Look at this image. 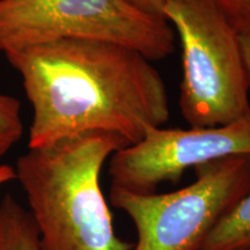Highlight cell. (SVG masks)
I'll return each instance as SVG.
<instances>
[{
	"instance_id": "1",
	"label": "cell",
	"mask_w": 250,
	"mask_h": 250,
	"mask_svg": "<svg viewBox=\"0 0 250 250\" xmlns=\"http://www.w3.org/2000/svg\"><path fill=\"white\" fill-rule=\"evenodd\" d=\"M33 107L28 148L93 132L130 145L169 118V98L158 70L138 50L115 42L64 39L11 50Z\"/></svg>"
},
{
	"instance_id": "2",
	"label": "cell",
	"mask_w": 250,
	"mask_h": 250,
	"mask_svg": "<svg viewBox=\"0 0 250 250\" xmlns=\"http://www.w3.org/2000/svg\"><path fill=\"white\" fill-rule=\"evenodd\" d=\"M130 144L93 132L28 148L15 165L41 250H131L115 232L100 187L104 162Z\"/></svg>"
},
{
	"instance_id": "3",
	"label": "cell",
	"mask_w": 250,
	"mask_h": 250,
	"mask_svg": "<svg viewBox=\"0 0 250 250\" xmlns=\"http://www.w3.org/2000/svg\"><path fill=\"white\" fill-rule=\"evenodd\" d=\"M162 17L182 48L180 108L191 127L229 124L250 112L240 34L212 0H168Z\"/></svg>"
},
{
	"instance_id": "4",
	"label": "cell",
	"mask_w": 250,
	"mask_h": 250,
	"mask_svg": "<svg viewBox=\"0 0 250 250\" xmlns=\"http://www.w3.org/2000/svg\"><path fill=\"white\" fill-rule=\"evenodd\" d=\"M196 180L167 193L111 188L112 206L137 229L131 250H199L211 230L250 192V154L230 155L193 168Z\"/></svg>"
},
{
	"instance_id": "5",
	"label": "cell",
	"mask_w": 250,
	"mask_h": 250,
	"mask_svg": "<svg viewBox=\"0 0 250 250\" xmlns=\"http://www.w3.org/2000/svg\"><path fill=\"white\" fill-rule=\"evenodd\" d=\"M64 39L102 40L149 61L171 55L174 29L125 0H0V54Z\"/></svg>"
},
{
	"instance_id": "6",
	"label": "cell",
	"mask_w": 250,
	"mask_h": 250,
	"mask_svg": "<svg viewBox=\"0 0 250 250\" xmlns=\"http://www.w3.org/2000/svg\"><path fill=\"white\" fill-rule=\"evenodd\" d=\"M240 154H250V112L219 126L148 127L140 142L110 156V187L140 195L154 193L164 182H179L189 168Z\"/></svg>"
},
{
	"instance_id": "7",
	"label": "cell",
	"mask_w": 250,
	"mask_h": 250,
	"mask_svg": "<svg viewBox=\"0 0 250 250\" xmlns=\"http://www.w3.org/2000/svg\"><path fill=\"white\" fill-rule=\"evenodd\" d=\"M0 250H41L29 211L12 195L0 201Z\"/></svg>"
},
{
	"instance_id": "8",
	"label": "cell",
	"mask_w": 250,
	"mask_h": 250,
	"mask_svg": "<svg viewBox=\"0 0 250 250\" xmlns=\"http://www.w3.org/2000/svg\"><path fill=\"white\" fill-rule=\"evenodd\" d=\"M199 250H250V192L219 221Z\"/></svg>"
},
{
	"instance_id": "9",
	"label": "cell",
	"mask_w": 250,
	"mask_h": 250,
	"mask_svg": "<svg viewBox=\"0 0 250 250\" xmlns=\"http://www.w3.org/2000/svg\"><path fill=\"white\" fill-rule=\"evenodd\" d=\"M22 133L20 101L14 96L0 93V149L7 153L21 139Z\"/></svg>"
},
{
	"instance_id": "10",
	"label": "cell",
	"mask_w": 250,
	"mask_h": 250,
	"mask_svg": "<svg viewBox=\"0 0 250 250\" xmlns=\"http://www.w3.org/2000/svg\"><path fill=\"white\" fill-rule=\"evenodd\" d=\"M240 35L250 34V0H212Z\"/></svg>"
},
{
	"instance_id": "11",
	"label": "cell",
	"mask_w": 250,
	"mask_h": 250,
	"mask_svg": "<svg viewBox=\"0 0 250 250\" xmlns=\"http://www.w3.org/2000/svg\"><path fill=\"white\" fill-rule=\"evenodd\" d=\"M125 1L143 13L156 18H164L162 12L168 0H125Z\"/></svg>"
},
{
	"instance_id": "12",
	"label": "cell",
	"mask_w": 250,
	"mask_h": 250,
	"mask_svg": "<svg viewBox=\"0 0 250 250\" xmlns=\"http://www.w3.org/2000/svg\"><path fill=\"white\" fill-rule=\"evenodd\" d=\"M240 43H241L243 62H245L247 79H248V85L250 89V34L240 35Z\"/></svg>"
},
{
	"instance_id": "13",
	"label": "cell",
	"mask_w": 250,
	"mask_h": 250,
	"mask_svg": "<svg viewBox=\"0 0 250 250\" xmlns=\"http://www.w3.org/2000/svg\"><path fill=\"white\" fill-rule=\"evenodd\" d=\"M15 180L14 167L8 165H0V187Z\"/></svg>"
},
{
	"instance_id": "14",
	"label": "cell",
	"mask_w": 250,
	"mask_h": 250,
	"mask_svg": "<svg viewBox=\"0 0 250 250\" xmlns=\"http://www.w3.org/2000/svg\"><path fill=\"white\" fill-rule=\"evenodd\" d=\"M4 154H6V153H5L4 151H2V149H0V158H1V156L4 155Z\"/></svg>"
}]
</instances>
